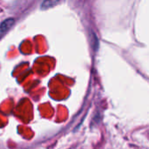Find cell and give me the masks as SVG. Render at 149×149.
<instances>
[{"label": "cell", "instance_id": "6da1fadb", "mask_svg": "<svg viewBox=\"0 0 149 149\" xmlns=\"http://www.w3.org/2000/svg\"><path fill=\"white\" fill-rule=\"evenodd\" d=\"M14 23H15L14 18H8L0 24V38L11 28Z\"/></svg>", "mask_w": 149, "mask_h": 149}, {"label": "cell", "instance_id": "7a4b0ae2", "mask_svg": "<svg viewBox=\"0 0 149 149\" xmlns=\"http://www.w3.org/2000/svg\"><path fill=\"white\" fill-rule=\"evenodd\" d=\"M58 2H59V0H44L41 3V9L42 10L50 9V8L53 7L54 5H56Z\"/></svg>", "mask_w": 149, "mask_h": 149}]
</instances>
